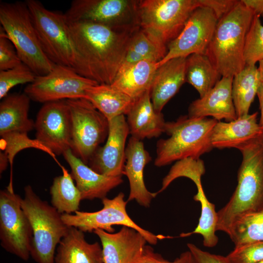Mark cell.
I'll use <instances>...</instances> for the list:
<instances>
[{"mask_svg":"<svg viewBox=\"0 0 263 263\" xmlns=\"http://www.w3.org/2000/svg\"><path fill=\"white\" fill-rule=\"evenodd\" d=\"M67 23L77 54L76 72L99 84H111L122 64L130 39L139 27L114 28L89 22Z\"/></svg>","mask_w":263,"mask_h":263,"instance_id":"6da1fadb","label":"cell"},{"mask_svg":"<svg viewBox=\"0 0 263 263\" xmlns=\"http://www.w3.org/2000/svg\"><path fill=\"white\" fill-rule=\"evenodd\" d=\"M263 134L237 148L243 156L238 184L229 201L217 212L216 231L228 235L239 218L263 210Z\"/></svg>","mask_w":263,"mask_h":263,"instance_id":"7a4b0ae2","label":"cell"},{"mask_svg":"<svg viewBox=\"0 0 263 263\" xmlns=\"http://www.w3.org/2000/svg\"><path fill=\"white\" fill-rule=\"evenodd\" d=\"M254 15L239 0L218 20L206 55L222 77H233L245 66V39Z\"/></svg>","mask_w":263,"mask_h":263,"instance_id":"3957f363","label":"cell"},{"mask_svg":"<svg viewBox=\"0 0 263 263\" xmlns=\"http://www.w3.org/2000/svg\"><path fill=\"white\" fill-rule=\"evenodd\" d=\"M217 122L214 118L184 115L166 122L165 132L169 137L157 141L154 165L161 167L185 158L200 159L213 148L211 137Z\"/></svg>","mask_w":263,"mask_h":263,"instance_id":"277c9868","label":"cell"},{"mask_svg":"<svg viewBox=\"0 0 263 263\" xmlns=\"http://www.w3.org/2000/svg\"><path fill=\"white\" fill-rule=\"evenodd\" d=\"M21 207L31 225L30 256L37 263H55L57 246L66 234V225L52 206L42 200L30 185L25 187Z\"/></svg>","mask_w":263,"mask_h":263,"instance_id":"5b68a950","label":"cell"},{"mask_svg":"<svg viewBox=\"0 0 263 263\" xmlns=\"http://www.w3.org/2000/svg\"><path fill=\"white\" fill-rule=\"evenodd\" d=\"M0 23L22 62L37 76L45 75L54 69L56 65L42 49L25 1H1Z\"/></svg>","mask_w":263,"mask_h":263,"instance_id":"8992f818","label":"cell"},{"mask_svg":"<svg viewBox=\"0 0 263 263\" xmlns=\"http://www.w3.org/2000/svg\"><path fill=\"white\" fill-rule=\"evenodd\" d=\"M25 2L46 56L55 64L70 68L76 72L77 54L64 14L47 9L37 0Z\"/></svg>","mask_w":263,"mask_h":263,"instance_id":"52a82bcc","label":"cell"},{"mask_svg":"<svg viewBox=\"0 0 263 263\" xmlns=\"http://www.w3.org/2000/svg\"><path fill=\"white\" fill-rule=\"evenodd\" d=\"M198 0H139L138 24L141 29L168 45L180 33Z\"/></svg>","mask_w":263,"mask_h":263,"instance_id":"ba28073f","label":"cell"},{"mask_svg":"<svg viewBox=\"0 0 263 263\" xmlns=\"http://www.w3.org/2000/svg\"><path fill=\"white\" fill-rule=\"evenodd\" d=\"M71 113L72 151L87 164L107 138L109 121L84 98L66 100Z\"/></svg>","mask_w":263,"mask_h":263,"instance_id":"9c48e42d","label":"cell"},{"mask_svg":"<svg viewBox=\"0 0 263 263\" xmlns=\"http://www.w3.org/2000/svg\"><path fill=\"white\" fill-rule=\"evenodd\" d=\"M123 192L119 193L113 199L105 197L102 199L103 207L95 212L79 210L75 214H62L61 218L68 226H73L84 232H92L97 229L113 233L115 225L132 228L145 237L148 244H157L158 240L167 238L162 235H155L138 225L128 215L126 210L127 201L124 199Z\"/></svg>","mask_w":263,"mask_h":263,"instance_id":"30bf717a","label":"cell"},{"mask_svg":"<svg viewBox=\"0 0 263 263\" xmlns=\"http://www.w3.org/2000/svg\"><path fill=\"white\" fill-rule=\"evenodd\" d=\"M13 185L0 191V240L2 247L23 261L30 256L33 232Z\"/></svg>","mask_w":263,"mask_h":263,"instance_id":"8fae6325","label":"cell"},{"mask_svg":"<svg viewBox=\"0 0 263 263\" xmlns=\"http://www.w3.org/2000/svg\"><path fill=\"white\" fill-rule=\"evenodd\" d=\"M139 0H74L64 14L68 22H89L114 28L139 27Z\"/></svg>","mask_w":263,"mask_h":263,"instance_id":"7c38bea8","label":"cell"},{"mask_svg":"<svg viewBox=\"0 0 263 263\" xmlns=\"http://www.w3.org/2000/svg\"><path fill=\"white\" fill-rule=\"evenodd\" d=\"M96 82L83 76L70 68L56 65L49 73L37 76L24 89L31 100L46 103L84 98L86 90Z\"/></svg>","mask_w":263,"mask_h":263,"instance_id":"4fadbf2b","label":"cell"},{"mask_svg":"<svg viewBox=\"0 0 263 263\" xmlns=\"http://www.w3.org/2000/svg\"><path fill=\"white\" fill-rule=\"evenodd\" d=\"M218 20L210 9L203 6L195 9L179 35L168 44L167 54L157 63L158 68L173 58L206 54Z\"/></svg>","mask_w":263,"mask_h":263,"instance_id":"5bb4252c","label":"cell"},{"mask_svg":"<svg viewBox=\"0 0 263 263\" xmlns=\"http://www.w3.org/2000/svg\"><path fill=\"white\" fill-rule=\"evenodd\" d=\"M36 139L56 155L72 145L71 117L65 100L44 103L35 122Z\"/></svg>","mask_w":263,"mask_h":263,"instance_id":"9a60e30c","label":"cell"},{"mask_svg":"<svg viewBox=\"0 0 263 263\" xmlns=\"http://www.w3.org/2000/svg\"><path fill=\"white\" fill-rule=\"evenodd\" d=\"M130 130L125 115L109 120L106 143L99 148L90 161V167L108 176H122L125 164L126 143Z\"/></svg>","mask_w":263,"mask_h":263,"instance_id":"2e32d148","label":"cell"},{"mask_svg":"<svg viewBox=\"0 0 263 263\" xmlns=\"http://www.w3.org/2000/svg\"><path fill=\"white\" fill-rule=\"evenodd\" d=\"M93 232L100 240L104 263H136L148 243L142 234L125 226L116 233L100 229Z\"/></svg>","mask_w":263,"mask_h":263,"instance_id":"e0dca14e","label":"cell"},{"mask_svg":"<svg viewBox=\"0 0 263 263\" xmlns=\"http://www.w3.org/2000/svg\"><path fill=\"white\" fill-rule=\"evenodd\" d=\"M125 159L123 175L127 176L130 184L127 201L135 200L140 206L149 207L157 194L149 191L145 184L144 168L151 157L142 140L132 136L130 138L126 148Z\"/></svg>","mask_w":263,"mask_h":263,"instance_id":"ac0fdd59","label":"cell"},{"mask_svg":"<svg viewBox=\"0 0 263 263\" xmlns=\"http://www.w3.org/2000/svg\"><path fill=\"white\" fill-rule=\"evenodd\" d=\"M233 77L221 79L204 96L192 102L188 107L189 117L212 116L217 121L229 122L237 118L232 95Z\"/></svg>","mask_w":263,"mask_h":263,"instance_id":"d6986e66","label":"cell"},{"mask_svg":"<svg viewBox=\"0 0 263 263\" xmlns=\"http://www.w3.org/2000/svg\"><path fill=\"white\" fill-rule=\"evenodd\" d=\"M63 155L70 166L71 175L75 181L82 200H102L123 182L122 176H108L96 172L74 155L71 149L65 151Z\"/></svg>","mask_w":263,"mask_h":263,"instance_id":"ffe728a7","label":"cell"},{"mask_svg":"<svg viewBox=\"0 0 263 263\" xmlns=\"http://www.w3.org/2000/svg\"><path fill=\"white\" fill-rule=\"evenodd\" d=\"M258 112L238 117L227 122L218 121L211 137L213 148L220 149L234 148L256 138L263 133L257 121Z\"/></svg>","mask_w":263,"mask_h":263,"instance_id":"44dd1931","label":"cell"},{"mask_svg":"<svg viewBox=\"0 0 263 263\" xmlns=\"http://www.w3.org/2000/svg\"><path fill=\"white\" fill-rule=\"evenodd\" d=\"M186 58L171 59L157 69L150 88L151 100L157 113H161L168 101L186 82Z\"/></svg>","mask_w":263,"mask_h":263,"instance_id":"7402d4cb","label":"cell"},{"mask_svg":"<svg viewBox=\"0 0 263 263\" xmlns=\"http://www.w3.org/2000/svg\"><path fill=\"white\" fill-rule=\"evenodd\" d=\"M150 91L136 99L127 114L130 134L140 140L157 137L165 132L166 122L163 113L154 110Z\"/></svg>","mask_w":263,"mask_h":263,"instance_id":"603a6c76","label":"cell"},{"mask_svg":"<svg viewBox=\"0 0 263 263\" xmlns=\"http://www.w3.org/2000/svg\"><path fill=\"white\" fill-rule=\"evenodd\" d=\"M55 263H104L101 245L88 243L84 232L69 226L57 246Z\"/></svg>","mask_w":263,"mask_h":263,"instance_id":"cb8c5ba5","label":"cell"},{"mask_svg":"<svg viewBox=\"0 0 263 263\" xmlns=\"http://www.w3.org/2000/svg\"><path fill=\"white\" fill-rule=\"evenodd\" d=\"M157 63L145 60L122 66L111 85L136 100L150 90Z\"/></svg>","mask_w":263,"mask_h":263,"instance_id":"d4e9b609","label":"cell"},{"mask_svg":"<svg viewBox=\"0 0 263 263\" xmlns=\"http://www.w3.org/2000/svg\"><path fill=\"white\" fill-rule=\"evenodd\" d=\"M31 99L24 93L8 94L0 103V136L10 132L28 133L35 129L28 117Z\"/></svg>","mask_w":263,"mask_h":263,"instance_id":"484cf974","label":"cell"},{"mask_svg":"<svg viewBox=\"0 0 263 263\" xmlns=\"http://www.w3.org/2000/svg\"><path fill=\"white\" fill-rule=\"evenodd\" d=\"M90 102L108 121L127 115L135 100L111 84H99L88 88L84 98Z\"/></svg>","mask_w":263,"mask_h":263,"instance_id":"4316f807","label":"cell"},{"mask_svg":"<svg viewBox=\"0 0 263 263\" xmlns=\"http://www.w3.org/2000/svg\"><path fill=\"white\" fill-rule=\"evenodd\" d=\"M186 82L204 96L221 79L222 75L206 54H193L186 57Z\"/></svg>","mask_w":263,"mask_h":263,"instance_id":"83f0119b","label":"cell"},{"mask_svg":"<svg viewBox=\"0 0 263 263\" xmlns=\"http://www.w3.org/2000/svg\"><path fill=\"white\" fill-rule=\"evenodd\" d=\"M261 83L256 65H246L233 76L232 95L237 117L249 113Z\"/></svg>","mask_w":263,"mask_h":263,"instance_id":"f1b7e54d","label":"cell"},{"mask_svg":"<svg viewBox=\"0 0 263 263\" xmlns=\"http://www.w3.org/2000/svg\"><path fill=\"white\" fill-rule=\"evenodd\" d=\"M167 52V45L139 28L130 39L121 67L145 60L159 62L165 56Z\"/></svg>","mask_w":263,"mask_h":263,"instance_id":"f546056e","label":"cell"},{"mask_svg":"<svg viewBox=\"0 0 263 263\" xmlns=\"http://www.w3.org/2000/svg\"><path fill=\"white\" fill-rule=\"evenodd\" d=\"M62 175L56 177L50 189L52 206L61 214L79 210L81 193L67 169L61 165Z\"/></svg>","mask_w":263,"mask_h":263,"instance_id":"4dcf8cb0","label":"cell"},{"mask_svg":"<svg viewBox=\"0 0 263 263\" xmlns=\"http://www.w3.org/2000/svg\"><path fill=\"white\" fill-rule=\"evenodd\" d=\"M228 235L235 246L263 242V210L239 218L232 225Z\"/></svg>","mask_w":263,"mask_h":263,"instance_id":"1f68e13d","label":"cell"},{"mask_svg":"<svg viewBox=\"0 0 263 263\" xmlns=\"http://www.w3.org/2000/svg\"><path fill=\"white\" fill-rule=\"evenodd\" d=\"M206 171L205 164L200 159L185 158L176 161L170 168L167 175L163 178L161 188L156 192L165 190L176 179L185 177L193 182L197 189L202 188L201 177Z\"/></svg>","mask_w":263,"mask_h":263,"instance_id":"d6a6232c","label":"cell"},{"mask_svg":"<svg viewBox=\"0 0 263 263\" xmlns=\"http://www.w3.org/2000/svg\"><path fill=\"white\" fill-rule=\"evenodd\" d=\"M0 137V148L4 150L11 168L15 155L20 150L27 148H34L41 150L52 157L58 164L60 165L56 159L55 154L36 138L32 139L29 138L26 133L10 132Z\"/></svg>","mask_w":263,"mask_h":263,"instance_id":"836d02e7","label":"cell"},{"mask_svg":"<svg viewBox=\"0 0 263 263\" xmlns=\"http://www.w3.org/2000/svg\"><path fill=\"white\" fill-rule=\"evenodd\" d=\"M260 17L255 14L246 35L244 59L246 65H256L263 60V25Z\"/></svg>","mask_w":263,"mask_h":263,"instance_id":"e575fe53","label":"cell"},{"mask_svg":"<svg viewBox=\"0 0 263 263\" xmlns=\"http://www.w3.org/2000/svg\"><path fill=\"white\" fill-rule=\"evenodd\" d=\"M37 76L23 63L13 68L0 71V99H2L7 96L10 90L15 86L33 82Z\"/></svg>","mask_w":263,"mask_h":263,"instance_id":"d590c367","label":"cell"},{"mask_svg":"<svg viewBox=\"0 0 263 263\" xmlns=\"http://www.w3.org/2000/svg\"><path fill=\"white\" fill-rule=\"evenodd\" d=\"M226 257L231 263H258L263 260V242L235 246Z\"/></svg>","mask_w":263,"mask_h":263,"instance_id":"8d00e7d4","label":"cell"},{"mask_svg":"<svg viewBox=\"0 0 263 263\" xmlns=\"http://www.w3.org/2000/svg\"><path fill=\"white\" fill-rule=\"evenodd\" d=\"M0 71L13 68L22 62L16 49L4 30H0Z\"/></svg>","mask_w":263,"mask_h":263,"instance_id":"74e56055","label":"cell"},{"mask_svg":"<svg viewBox=\"0 0 263 263\" xmlns=\"http://www.w3.org/2000/svg\"><path fill=\"white\" fill-rule=\"evenodd\" d=\"M136 263H192L191 254L188 250L180 254L173 261L165 259L162 256L154 251L153 248L146 244L142 255Z\"/></svg>","mask_w":263,"mask_h":263,"instance_id":"f35d334b","label":"cell"},{"mask_svg":"<svg viewBox=\"0 0 263 263\" xmlns=\"http://www.w3.org/2000/svg\"><path fill=\"white\" fill-rule=\"evenodd\" d=\"M187 246L191 254L192 263H231L226 256L203 250L194 244L188 243Z\"/></svg>","mask_w":263,"mask_h":263,"instance_id":"ab89813d","label":"cell"},{"mask_svg":"<svg viewBox=\"0 0 263 263\" xmlns=\"http://www.w3.org/2000/svg\"><path fill=\"white\" fill-rule=\"evenodd\" d=\"M200 6L210 9L218 20L228 13L239 1L236 0H198Z\"/></svg>","mask_w":263,"mask_h":263,"instance_id":"60d3db41","label":"cell"},{"mask_svg":"<svg viewBox=\"0 0 263 263\" xmlns=\"http://www.w3.org/2000/svg\"><path fill=\"white\" fill-rule=\"evenodd\" d=\"M241 1L255 14L263 18V0H242Z\"/></svg>","mask_w":263,"mask_h":263,"instance_id":"b9f144b4","label":"cell"},{"mask_svg":"<svg viewBox=\"0 0 263 263\" xmlns=\"http://www.w3.org/2000/svg\"><path fill=\"white\" fill-rule=\"evenodd\" d=\"M257 95L259 98L260 109L261 110V116L259 124L263 131V82H262L259 87Z\"/></svg>","mask_w":263,"mask_h":263,"instance_id":"7bdbcfd3","label":"cell"},{"mask_svg":"<svg viewBox=\"0 0 263 263\" xmlns=\"http://www.w3.org/2000/svg\"><path fill=\"white\" fill-rule=\"evenodd\" d=\"M8 158L4 152H0V172L2 173L7 168Z\"/></svg>","mask_w":263,"mask_h":263,"instance_id":"ee69618b","label":"cell"},{"mask_svg":"<svg viewBox=\"0 0 263 263\" xmlns=\"http://www.w3.org/2000/svg\"><path fill=\"white\" fill-rule=\"evenodd\" d=\"M258 69L259 72L260 78L262 82H263V60L259 62V67Z\"/></svg>","mask_w":263,"mask_h":263,"instance_id":"f6af8a7d","label":"cell"},{"mask_svg":"<svg viewBox=\"0 0 263 263\" xmlns=\"http://www.w3.org/2000/svg\"><path fill=\"white\" fill-rule=\"evenodd\" d=\"M258 263H263V260L261 261V262Z\"/></svg>","mask_w":263,"mask_h":263,"instance_id":"bcb514c9","label":"cell"},{"mask_svg":"<svg viewBox=\"0 0 263 263\" xmlns=\"http://www.w3.org/2000/svg\"></svg>","mask_w":263,"mask_h":263,"instance_id":"7dc6e473","label":"cell"}]
</instances>
